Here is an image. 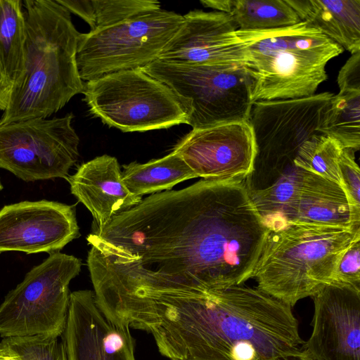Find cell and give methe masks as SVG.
<instances>
[{
    "label": "cell",
    "mask_w": 360,
    "mask_h": 360,
    "mask_svg": "<svg viewBox=\"0 0 360 360\" xmlns=\"http://www.w3.org/2000/svg\"><path fill=\"white\" fill-rule=\"evenodd\" d=\"M269 231L245 180L202 179L94 228L87 265L106 296L217 291L252 277Z\"/></svg>",
    "instance_id": "obj_1"
},
{
    "label": "cell",
    "mask_w": 360,
    "mask_h": 360,
    "mask_svg": "<svg viewBox=\"0 0 360 360\" xmlns=\"http://www.w3.org/2000/svg\"><path fill=\"white\" fill-rule=\"evenodd\" d=\"M117 319L150 333L170 360H302L292 307L243 285L202 293L141 292Z\"/></svg>",
    "instance_id": "obj_2"
},
{
    "label": "cell",
    "mask_w": 360,
    "mask_h": 360,
    "mask_svg": "<svg viewBox=\"0 0 360 360\" xmlns=\"http://www.w3.org/2000/svg\"><path fill=\"white\" fill-rule=\"evenodd\" d=\"M25 63L13 86L0 123L47 118L82 93L76 61L80 33L57 0L22 1Z\"/></svg>",
    "instance_id": "obj_3"
},
{
    "label": "cell",
    "mask_w": 360,
    "mask_h": 360,
    "mask_svg": "<svg viewBox=\"0 0 360 360\" xmlns=\"http://www.w3.org/2000/svg\"><path fill=\"white\" fill-rule=\"evenodd\" d=\"M252 102L313 96L328 78L326 65L344 49L306 22L234 32Z\"/></svg>",
    "instance_id": "obj_4"
},
{
    "label": "cell",
    "mask_w": 360,
    "mask_h": 360,
    "mask_svg": "<svg viewBox=\"0 0 360 360\" xmlns=\"http://www.w3.org/2000/svg\"><path fill=\"white\" fill-rule=\"evenodd\" d=\"M360 229L288 224L269 231L252 277L257 288L293 307L330 284Z\"/></svg>",
    "instance_id": "obj_5"
},
{
    "label": "cell",
    "mask_w": 360,
    "mask_h": 360,
    "mask_svg": "<svg viewBox=\"0 0 360 360\" xmlns=\"http://www.w3.org/2000/svg\"><path fill=\"white\" fill-rule=\"evenodd\" d=\"M82 94L91 115L123 132L187 124L185 101L141 69L121 70L86 82Z\"/></svg>",
    "instance_id": "obj_6"
},
{
    "label": "cell",
    "mask_w": 360,
    "mask_h": 360,
    "mask_svg": "<svg viewBox=\"0 0 360 360\" xmlns=\"http://www.w3.org/2000/svg\"><path fill=\"white\" fill-rule=\"evenodd\" d=\"M141 70L186 104L193 129L249 121L250 81L240 64H185L156 60Z\"/></svg>",
    "instance_id": "obj_7"
},
{
    "label": "cell",
    "mask_w": 360,
    "mask_h": 360,
    "mask_svg": "<svg viewBox=\"0 0 360 360\" xmlns=\"http://www.w3.org/2000/svg\"><path fill=\"white\" fill-rule=\"evenodd\" d=\"M334 96L323 92L287 100L259 101L249 122L256 145L253 170L245 180L249 190L265 188L289 167L305 141L316 134Z\"/></svg>",
    "instance_id": "obj_8"
},
{
    "label": "cell",
    "mask_w": 360,
    "mask_h": 360,
    "mask_svg": "<svg viewBox=\"0 0 360 360\" xmlns=\"http://www.w3.org/2000/svg\"><path fill=\"white\" fill-rule=\"evenodd\" d=\"M81 260L60 252L49 254L27 272L0 304V336L60 338L67 321L70 281Z\"/></svg>",
    "instance_id": "obj_9"
},
{
    "label": "cell",
    "mask_w": 360,
    "mask_h": 360,
    "mask_svg": "<svg viewBox=\"0 0 360 360\" xmlns=\"http://www.w3.org/2000/svg\"><path fill=\"white\" fill-rule=\"evenodd\" d=\"M184 15L162 8L95 32L80 33L76 61L82 81L141 69L159 58Z\"/></svg>",
    "instance_id": "obj_10"
},
{
    "label": "cell",
    "mask_w": 360,
    "mask_h": 360,
    "mask_svg": "<svg viewBox=\"0 0 360 360\" xmlns=\"http://www.w3.org/2000/svg\"><path fill=\"white\" fill-rule=\"evenodd\" d=\"M74 115L0 123V169L27 181L66 178L79 158Z\"/></svg>",
    "instance_id": "obj_11"
},
{
    "label": "cell",
    "mask_w": 360,
    "mask_h": 360,
    "mask_svg": "<svg viewBox=\"0 0 360 360\" xmlns=\"http://www.w3.org/2000/svg\"><path fill=\"white\" fill-rule=\"evenodd\" d=\"M196 178L245 180L252 173L256 154L249 121L193 129L173 148Z\"/></svg>",
    "instance_id": "obj_12"
},
{
    "label": "cell",
    "mask_w": 360,
    "mask_h": 360,
    "mask_svg": "<svg viewBox=\"0 0 360 360\" xmlns=\"http://www.w3.org/2000/svg\"><path fill=\"white\" fill-rule=\"evenodd\" d=\"M79 235L72 205L41 200L7 205L0 210V254H51Z\"/></svg>",
    "instance_id": "obj_13"
},
{
    "label": "cell",
    "mask_w": 360,
    "mask_h": 360,
    "mask_svg": "<svg viewBox=\"0 0 360 360\" xmlns=\"http://www.w3.org/2000/svg\"><path fill=\"white\" fill-rule=\"evenodd\" d=\"M312 297L313 329L302 360H360V290L328 284Z\"/></svg>",
    "instance_id": "obj_14"
},
{
    "label": "cell",
    "mask_w": 360,
    "mask_h": 360,
    "mask_svg": "<svg viewBox=\"0 0 360 360\" xmlns=\"http://www.w3.org/2000/svg\"><path fill=\"white\" fill-rule=\"evenodd\" d=\"M61 337L68 360H136L130 328L109 319L90 290L70 292Z\"/></svg>",
    "instance_id": "obj_15"
},
{
    "label": "cell",
    "mask_w": 360,
    "mask_h": 360,
    "mask_svg": "<svg viewBox=\"0 0 360 360\" xmlns=\"http://www.w3.org/2000/svg\"><path fill=\"white\" fill-rule=\"evenodd\" d=\"M238 27L223 12L191 11L158 60L185 64H240L234 32Z\"/></svg>",
    "instance_id": "obj_16"
},
{
    "label": "cell",
    "mask_w": 360,
    "mask_h": 360,
    "mask_svg": "<svg viewBox=\"0 0 360 360\" xmlns=\"http://www.w3.org/2000/svg\"><path fill=\"white\" fill-rule=\"evenodd\" d=\"M68 180L72 194L91 212L94 228L105 226L142 200L125 185L117 158L108 155L83 163Z\"/></svg>",
    "instance_id": "obj_17"
},
{
    "label": "cell",
    "mask_w": 360,
    "mask_h": 360,
    "mask_svg": "<svg viewBox=\"0 0 360 360\" xmlns=\"http://www.w3.org/2000/svg\"><path fill=\"white\" fill-rule=\"evenodd\" d=\"M288 224L359 230L352 225L350 207L342 186L305 170L281 227Z\"/></svg>",
    "instance_id": "obj_18"
},
{
    "label": "cell",
    "mask_w": 360,
    "mask_h": 360,
    "mask_svg": "<svg viewBox=\"0 0 360 360\" xmlns=\"http://www.w3.org/2000/svg\"><path fill=\"white\" fill-rule=\"evenodd\" d=\"M302 22L352 54L360 51V0H286Z\"/></svg>",
    "instance_id": "obj_19"
},
{
    "label": "cell",
    "mask_w": 360,
    "mask_h": 360,
    "mask_svg": "<svg viewBox=\"0 0 360 360\" xmlns=\"http://www.w3.org/2000/svg\"><path fill=\"white\" fill-rule=\"evenodd\" d=\"M200 3L229 14L241 31L276 29L302 22L286 0H202Z\"/></svg>",
    "instance_id": "obj_20"
},
{
    "label": "cell",
    "mask_w": 360,
    "mask_h": 360,
    "mask_svg": "<svg viewBox=\"0 0 360 360\" xmlns=\"http://www.w3.org/2000/svg\"><path fill=\"white\" fill-rule=\"evenodd\" d=\"M122 176L129 190L141 197L170 191L181 181L196 178L185 161L172 151L163 158L146 163L132 162L124 165Z\"/></svg>",
    "instance_id": "obj_21"
},
{
    "label": "cell",
    "mask_w": 360,
    "mask_h": 360,
    "mask_svg": "<svg viewBox=\"0 0 360 360\" xmlns=\"http://www.w3.org/2000/svg\"><path fill=\"white\" fill-rule=\"evenodd\" d=\"M25 17L22 0H0V62L11 85L25 63Z\"/></svg>",
    "instance_id": "obj_22"
},
{
    "label": "cell",
    "mask_w": 360,
    "mask_h": 360,
    "mask_svg": "<svg viewBox=\"0 0 360 360\" xmlns=\"http://www.w3.org/2000/svg\"><path fill=\"white\" fill-rule=\"evenodd\" d=\"M59 4L89 24L95 32L137 15L161 8L152 0H57Z\"/></svg>",
    "instance_id": "obj_23"
},
{
    "label": "cell",
    "mask_w": 360,
    "mask_h": 360,
    "mask_svg": "<svg viewBox=\"0 0 360 360\" xmlns=\"http://www.w3.org/2000/svg\"><path fill=\"white\" fill-rule=\"evenodd\" d=\"M319 131L347 149L360 148V90H340L325 112Z\"/></svg>",
    "instance_id": "obj_24"
},
{
    "label": "cell",
    "mask_w": 360,
    "mask_h": 360,
    "mask_svg": "<svg viewBox=\"0 0 360 360\" xmlns=\"http://www.w3.org/2000/svg\"><path fill=\"white\" fill-rule=\"evenodd\" d=\"M304 169L288 167L269 186L249 190L250 198L269 231L281 228L285 212L300 188Z\"/></svg>",
    "instance_id": "obj_25"
},
{
    "label": "cell",
    "mask_w": 360,
    "mask_h": 360,
    "mask_svg": "<svg viewBox=\"0 0 360 360\" xmlns=\"http://www.w3.org/2000/svg\"><path fill=\"white\" fill-rule=\"evenodd\" d=\"M343 148L334 139L316 134L301 146L294 165L342 186L338 163Z\"/></svg>",
    "instance_id": "obj_26"
},
{
    "label": "cell",
    "mask_w": 360,
    "mask_h": 360,
    "mask_svg": "<svg viewBox=\"0 0 360 360\" xmlns=\"http://www.w3.org/2000/svg\"><path fill=\"white\" fill-rule=\"evenodd\" d=\"M0 349L13 360H68L59 338L46 336L3 338Z\"/></svg>",
    "instance_id": "obj_27"
},
{
    "label": "cell",
    "mask_w": 360,
    "mask_h": 360,
    "mask_svg": "<svg viewBox=\"0 0 360 360\" xmlns=\"http://www.w3.org/2000/svg\"><path fill=\"white\" fill-rule=\"evenodd\" d=\"M354 152L343 148L338 164L342 186L350 207L352 225L354 229H360V172Z\"/></svg>",
    "instance_id": "obj_28"
},
{
    "label": "cell",
    "mask_w": 360,
    "mask_h": 360,
    "mask_svg": "<svg viewBox=\"0 0 360 360\" xmlns=\"http://www.w3.org/2000/svg\"><path fill=\"white\" fill-rule=\"evenodd\" d=\"M330 284L360 290V238L353 242L340 259Z\"/></svg>",
    "instance_id": "obj_29"
},
{
    "label": "cell",
    "mask_w": 360,
    "mask_h": 360,
    "mask_svg": "<svg viewBox=\"0 0 360 360\" xmlns=\"http://www.w3.org/2000/svg\"><path fill=\"white\" fill-rule=\"evenodd\" d=\"M340 90H360V51L352 54L338 76Z\"/></svg>",
    "instance_id": "obj_30"
},
{
    "label": "cell",
    "mask_w": 360,
    "mask_h": 360,
    "mask_svg": "<svg viewBox=\"0 0 360 360\" xmlns=\"http://www.w3.org/2000/svg\"><path fill=\"white\" fill-rule=\"evenodd\" d=\"M11 85L0 62V110L4 111L9 101Z\"/></svg>",
    "instance_id": "obj_31"
},
{
    "label": "cell",
    "mask_w": 360,
    "mask_h": 360,
    "mask_svg": "<svg viewBox=\"0 0 360 360\" xmlns=\"http://www.w3.org/2000/svg\"><path fill=\"white\" fill-rule=\"evenodd\" d=\"M0 360H13L0 349Z\"/></svg>",
    "instance_id": "obj_32"
},
{
    "label": "cell",
    "mask_w": 360,
    "mask_h": 360,
    "mask_svg": "<svg viewBox=\"0 0 360 360\" xmlns=\"http://www.w3.org/2000/svg\"><path fill=\"white\" fill-rule=\"evenodd\" d=\"M3 189V186L1 183V180H0V191Z\"/></svg>",
    "instance_id": "obj_33"
}]
</instances>
